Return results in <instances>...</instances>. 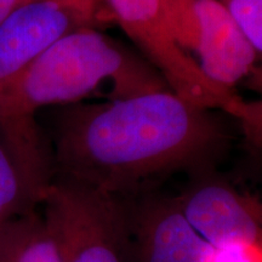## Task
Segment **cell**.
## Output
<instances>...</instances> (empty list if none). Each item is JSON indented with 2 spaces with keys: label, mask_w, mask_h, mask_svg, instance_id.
Returning a JSON list of instances; mask_svg holds the SVG:
<instances>
[{
  "label": "cell",
  "mask_w": 262,
  "mask_h": 262,
  "mask_svg": "<svg viewBox=\"0 0 262 262\" xmlns=\"http://www.w3.org/2000/svg\"><path fill=\"white\" fill-rule=\"evenodd\" d=\"M178 44L212 83L234 88L257 72L261 55L219 0H164Z\"/></svg>",
  "instance_id": "cell-5"
},
{
  "label": "cell",
  "mask_w": 262,
  "mask_h": 262,
  "mask_svg": "<svg viewBox=\"0 0 262 262\" xmlns=\"http://www.w3.org/2000/svg\"><path fill=\"white\" fill-rule=\"evenodd\" d=\"M242 34L261 55L262 0H219Z\"/></svg>",
  "instance_id": "cell-11"
},
{
  "label": "cell",
  "mask_w": 262,
  "mask_h": 262,
  "mask_svg": "<svg viewBox=\"0 0 262 262\" xmlns=\"http://www.w3.org/2000/svg\"><path fill=\"white\" fill-rule=\"evenodd\" d=\"M175 199L196 233L212 248L262 243L261 203L219 178L215 169L192 175L188 187Z\"/></svg>",
  "instance_id": "cell-7"
},
{
  "label": "cell",
  "mask_w": 262,
  "mask_h": 262,
  "mask_svg": "<svg viewBox=\"0 0 262 262\" xmlns=\"http://www.w3.org/2000/svg\"><path fill=\"white\" fill-rule=\"evenodd\" d=\"M114 24L110 9L72 0H32L0 25V93L55 42L77 29Z\"/></svg>",
  "instance_id": "cell-6"
},
{
  "label": "cell",
  "mask_w": 262,
  "mask_h": 262,
  "mask_svg": "<svg viewBox=\"0 0 262 262\" xmlns=\"http://www.w3.org/2000/svg\"><path fill=\"white\" fill-rule=\"evenodd\" d=\"M0 262H62L44 215L33 209L0 226Z\"/></svg>",
  "instance_id": "cell-9"
},
{
  "label": "cell",
  "mask_w": 262,
  "mask_h": 262,
  "mask_svg": "<svg viewBox=\"0 0 262 262\" xmlns=\"http://www.w3.org/2000/svg\"><path fill=\"white\" fill-rule=\"evenodd\" d=\"M32 0H0V25L9 17L16 9L27 4Z\"/></svg>",
  "instance_id": "cell-13"
},
{
  "label": "cell",
  "mask_w": 262,
  "mask_h": 262,
  "mask_svg": "<svg viewBox=\"0 0 262 262\" xmlns=\"http://www.w3.org/2000/svg\"><path fill=\"white\" fill-rule=\"evenodd\" d=\"M40 204L62 262H126L130 196L55 178Z\"/></svg>",
  "instance_id": "cell-4"
},
{
  "label": "cell",
  "mask_w": 262,
  "mask_h": 262,
  "mask_svg": "<svg viewBox=\"0 0 262 262\" xmlns=\"http://www.w3.org/2000/svg\"><path fill=\"white\" fill-rule=\"evenodd\" d=\"M139 262H204L211 251L182 214L175 196H130L129 241Z\"/></svg>",
  "instance_id": "cell-8"
},
{
  "label": "cell",
  "mask_w": 262,
  "mask_h": 262,
  "mask_svg": "<svg viewBox=\"0 0 262 262\" xmlns=\"http://www.w3.org/2000/svg\"><path fill=\"white\" fill-rule=\"evenodd\" d=\"M72 2H80V3H88V4H93L95 6H98V8H104V9H110L108 8L106 0H72Z\"/></svg>",
  "instance_id": "cell-14"
},
{
  "label": "cell",
  "mask_w": 262,
  "mask_h": 262,
  "mask_svg": "<svg viewBox=\"0 0 262 262\" xmlns=\"http://www.w3.org/2000/svg\"><path fill=\"white\" fill-rule=\"evenodd\" d=\"M204 262H262V243H231L212 248Z\"/></svg>",
  "instance_id": "cell-12"
},
{
  "label": "cell",
  "mask_w": 262,
  "mask_h": 262,
  "mask_svg": "<svg viewBox=\"0 0 262 262\" xmlns=\"http://www.w3.org/2000/svg\"><path fill=\"white\" fill-rule=\"evenodd\" d=\"M114 24L122 27L140 55L158 72L170 91L186 102L220 111L260 141L261 104L244 101L235 90L212 83L182 50L166 18L164 0H106Z\"/></svg>",
  "instance_id": "cell-3"
},
{
  "label": "cell",
  "mask_w": 262,
  "mask_h": 262,
  "mask_svg": "<svg viewBox=\"0 0 262 262\" xmlns=\"http://www.w3.org/2000/svg\"><path fill=\"white\" fill-rule=\"evenodd\" d=\"M24 176L0 143V226L9 219L37 208Z\"/></svg>",
  "instance_id": "cell-10"
},
{
  "label": "cell",
  "mask_w": 262,
  "mask_h": 262,
  "mask_svg": "<svg viewBox=\"0 0 262 262\" xmlns=\"http://www.w3.org/2000/svg\"><path fill=\"white\" fill-rule=\"evenodd\" d=\"M221 113L170 90L67 104L56 123L55 178L134 196L173 172L214 170L232 142Z\"/></svg>",
  "instance_id": "cell-1"
},
{
  "label": "cell",
  "mask_w": 262,
  "mask_h": 262,
  "mask_svg": "<svg viewBox=\"0 0 262 262\" xmlns=\"http://www.w3.org/2000/svg\"><path fill=\"white\" fill-rule=\"evenodd\" d=\"M170 90L145 58L98 28L70 33L0 93V137L29 188L42 193L55 176L54 152L35 122L41 108L110 101Z\"/></svg>",
  "instance_id": "cell-2"
}]
</instances>
